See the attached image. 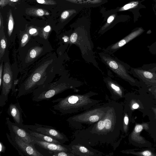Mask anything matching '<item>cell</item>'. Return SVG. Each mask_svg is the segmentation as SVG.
Listing matches in <instances>:
<instances>
[{
    "mask_svg": "<svg viewBox=\"0 0 156 156\" xmlns=\"http://www.w3.org/2000/svg\"><path fill=\"white\" fill-rule=\"evenodd\" d=\"M124 105L122 103L109 102L104 116L87 128L76 131L74 133L75 138L81 139L91 146L118 144L119 137L125 136L121 135L123 134Z\"/></svg>",
    "mask_w": 156,
    "mask_h": 156,
    "instance_id": "cell-1",
    "label": "cell"
},
{
    "mask_svg": "<svg viewBox=\"0 0 156 156\" xmlns=\"http://www.w3.org/2000/svg\"><path fill=\"white\" fill-rule=\"evenodd\" d=\"M63 59L55 53L45 55L24 76L19 89L17 98L32 92L38 87L49 83L61 71Z\"/></svg>",
    "mask_w": 156,
    "mask_h": 156,
    "instance_id": "cell-2",
    "label": "cell"
},
{
    "mask_svg": "<svg viewBox=\"0 0 156 156\" xmlns=\"http://www.w3.org/2000/svg\"><path fill=\"white\" fill-rule=\"evenodd\" d=\"M97 94L96 93L90 91L83 94L70 95L52 101L53 103H57L52 107L54 109L63 114H71L85 111L99 103V100L91 98Z\"/></svg>",
    "mask_w": 156,
    "mask_h": 156,
    "instance_id": "cell-3",
    "label": "cell"
},
{
    "mask_svg": "<svg viewBox=\"0 0 156 156\" xmlns=\"http://www.w3.org/2000/svg\"><path fill=\"white\" fill-rule=\"evenodd\" d=\"M52 48L46 39H29L23 47L19 48L18 58L23 68L30 66L42 56L51 52Z\"/></svg>",
    "mask_w": 156,
    "mask_h": 156,
    "instance_id": "cell-4",
    "label": "cell"
},
{
    "mask_svg": "<svg viewBox=\"0 0 156 156\" xmlns=\"http://www.w3.org/2000/svg\"><path fill=\"white\" fill-rule=\"evenodd\" d=\"M74 82L63 75L56 81L41 86L33 92L32 100L36 102L48 100L67 89L77 87Z\"/></svg>",
    "mask_w": 156,
    "mask_h": 156,
    "instance_id": "cell-5",
    "label": "cell"
},
{
    "mask_svg": "<svg viewBox=\"0 0 156 156\" xmlns=\"http://www.w3.org/2000/svg\"><path fill=\"white\" fill-rule=\"evenodd\" d=\"M109 102L97 105L80 114L71 116L66 119L70 126L81 129L101 119L107 110Z\"/></svg>",
    "mask_w": 156,
    "mask_h": 156,
    "instance_id": "cell-6",
    "label": "cell"
},
{
    "mask_svg": "<svg viewBox=\"0 0 156 156\" xmlns=\"http://www.w3.org/2000/svg\"><path fill=\"white\" fill-rule=\"evenodd\" d=\"M69 43L79 48L83 58L100 70L96 60L94 51V46L89 31L79 28L76 29L69 38Z\"/></svg>",
    "mask_w": 156,
    "mask_h": 156,
    "instance_id": "cell-7",
    "label": "cell"
},
{
    "mask_svg": "<svg viewBox=\"0 0 156 156\" xmlns=\"http://www.w3.org/2000/svg\"><path fill=\"white\" fill-rule=\"evenodd\" d=\"M101 61L111 70L130 85L139 88L142 87L140 82L130 75L131 67L117 57L105 51L98 53Z\"/></svg>",
    "mask_w": 156,
    "mask_h": 156,
    "instance_id": "cell-8",
    "label": "cell"
},
{
    "mask_svg": "<svg viewBox=\"0 0 156 156\" xmlns=\"http://www.w3.org/2000/svg\"><path fill=\"white\" fill-rule=\"evenodd\" d=\"M139 90L145 98L144 108L140 112L142 113L143 117L147 116L149 120L148 129L146 131L153 139L156 145V100L153 98L147 88L141 87Z\"/></svg>",
    "mask_w": 156,
    "mask_h": 156,
    "instance_id": "cell-9",
    "label": "cell"
},
{
    "mask_svg": "<svg viewBox=\"0 0 156 156\" xmlns=\"http://www.w3.org/2000/svg\"><path fill=\"white\" fill-rule=\"evenodd\" d=\"M2 60L4 65L2 78V86L0 96V106L3 107L8 99V95L13 87V72L11 69L7 50Z\"/></svg>",
    "mask_w": 156,
    "mask_h": 156,
    "instance_id": "cell-10",
    "label": "cell"
},
{
    "mask_svg": "<svg viewBox=\"0 0 156 156\" xmlns=\"http://www.w3.org/2000/svg\"><path fill=\"white\" fill-rule=\"evenodd\" d=\"M148 122L141 123L136 122L133 130L129 135V143L139 148L152 147V143L140 135L143 130L146 131L148 129Z\"/></svg>",
    "mask_w": 156,
    "mask_h": 156,
    "instance_id": "cell-11",
    "label": "cell"
},
{
    "mask_svg": "<svg viewBox=\"0 0 156 156\" xmlns=\"http://www.w3.org/2000/svg\"><path fill=\"white\" fill-rule=\"evenodd\" d=\"M67 146L70 152L75 156L102 155L101 152L93 148L87 142L80 139L75 138Z\"/></svg>",
    "mask_w": 156,
    "mask_h": 156,
    "instance_id": "cell-12",
    "label": "cell"
},
{
    "mask_svg": "<svg viewBox=\"0 0 156 156\" xmlns=\"http://www.w3.org/2000/svg\"><path fill=\"white\" fill-rule=\"evenodd\" d=\"M131 74L140 82L141 87L147 88L156 86V73L152 72L141 67H131Z\"/></svg>",
    "mask_w": 156,
    "mask_h": 156,
    "instance_id": "cell-13",
    "label": "cell"
},
{
    "mask_svg": "<svg viewBox=\"0 0 156 156\" xmlns=\"http://www.w3.org/2000/svg\"><path fill=\"white\" fill-rule=\"evenodd\" d=\"M24 126L30 130L50 136L62 144L69 140L66 135L52 126L36 123L34 125H24Z\"/></svg>",
    "mask_w": 156,
    "mask_h": 156,
    "instance_id": "cell-14",
    "label": "cell"
},
{
    "mask_svg": "<svg viewBox=\"0 0 156 156\" xmlns=\"http://www.w3.org/2000/svg\"><path fill=\"white\" fill-rule=\"evenodd\" d=\"M136 92L129 93L125 95V105L128 107L133 112L135 110L140 111L144 108L145 98L143 94L139 90Z\"/></svg>",
    "mask_w": 156,
    "mask_h": 156,
    "instance_id": "cell-15",
    "label": "cell"
},
{
    "mask_svg": "<svg viewBox=\"0 0 156 156\" xmlns=\"http://www.w3.org/2000/svg\"><path fill=\"white\" fill-rule=\"evenodd\" d=\"M144 31V29L141 27L136 28L119 41L109 46L106 48H104L103 51L113 54L124 45L139 36Z\"/></svg>",
    "mask_w": 156,
    "mask_h": 156,
    "instance_id": "cell-16",
    "label": "cell"
},
{
    "mask_svg": "<svg viewBox=\"0 0 156 156\" xmlns=\"http://www.w3.org/2000/svg\"><path fill=\"white\" fill-rule=\"evenodd\" d=\"M6 120L10 133L17 136L26 143L34 145L33 136L27 132L24 126H20L12 122L8 117L6 118Z\"/></svg>",
    "mask_w": 156,
    "mask_h": 156,
    "instance_id": "cell-17",
    "label": "cell"
},
{
    "mask_svg": "<svg viewBox=\"0 0 156 156\" xmlns=\"http://www.w3.org/2000/svg\"><path fill=\"white\" fill-rule=\"evenodd\" d=\"M10 137L18 148L25 155L32 156H43L38 151L34 146L27 143L17 136L10 133Z\"/></svg>",
    "mask_w": 156,
    "mask_h": 156,
    "instance_id": "cell-18",
    "label": "cell"
},
{
    "mask_svg": "<svg viewBox=\"0 0 156 156\" xmlns=\"http://www.w3.org/2000/svg\"><path fill=\"white\" fill-rule=\"evenodd\" d=\"M104 81L109 90L113 99H117L125 97L124 88L116 81L109 77L105 78Z\"/></svg>",
    "mask_w": 156,
    "mask_h": 156,
    "instance_id": "cell-19",
    "label": "cell"
},
{
    "mask_svg": "<svg viewBox=\"0 0 156 156\" xmlns=\"http://www.w3.org/2000/svg\"><path fill=\"white\" fill-rule=\"evenodd\" d=\"M34 144H36L44 149L51 153L60 151H65L71 153L67 145L59 144L37 140L33 136Z\"/></svg>",
    "mask_w": 156,
    "mask_h": 156,
    "instance_id": "cell-20",
    "label": "cell"
},
{
    "mask_svg": "<svg viewBox=\"0 0 156 156\" xmlns=\"http://www.w3.org/2000/svg\"><path fill=\"white\" fill-rule=\"evenodd\" d=\"M7 113L13 119L15 123L20 126L23 127L21 109L19 103L10 104Z\"/></svg>",
    "mask_w": 156,
    "mask_h": 156,
    "instance_id": "cell-21",
    "label": "cell"
},
{
    "mask_svg": "<svg viewBox=\"0 0 156 156\" xmlns=\"http://www.w3.org/2000/svg\"><path fill=\"white\" fill-rule=\"evenodd\" d=\"M155 148L153 147L134 148L122 151V152L139 156H156Z\"/></svg>",
    "mask_w": 156,
    "mask_h": 156,
    "instance_id": "cell-22",
    "label": "cell"
},
{
    "mask_svg": "<svg viewBox=\"0 0 156 156\" xmlns=\"http://www.w3.org/2000/svg\"><path fill=\"white\" fill-rule=\"evenodd\" d=\"M76 8L96 7L105 3L107 0H68Z\"/></svg>",
    "mask_w": 156,
    "mask_h": 156,
    "instance_id": "cell-23",
    "label": "cell"
},
{
    "mask_svg": "<svg viewBox=\"0 0 156 156\" xmlns=\"http://www.w3.org/2000/svg\"><path fill=\"white\" fill-rule=\"evenodd\" d=\"M132 112L127 106L124 105L123 118V134L127 136L129 125L132 120Z\"/></svg>",
    "mask_w": 156,
    "mask_h": 156,
    "instance_id": "cell-24",
    "label": "cell"
},
{
    "mask_svg": "<svg viewBox=\"0 0 156 156\" xmlns=\"http://www.w3.org/2000/svg\"><path fill=\"white\" fill-rule=\"evenodd\" d=\"M24 127L32 136L34 137L37 140L57 144H63L50 136L30 130L26 127L24 125Z\"/></svg>",
    "mask_w": 156,
    "mask_h": 156,
    "instance_id": "cell-25",
    "label": "cell"
},
{
    "mask_svg": "<svg viewBox=\"0 0 156 156\" xmlns=\"http://www.w3.org/2000/svg\"><path fill=\"white\" fill-rule=\"evenodd\" d=\"M0 60L1 61L8 49V47L7 39L5 35L0 36Z\"/></svg>",
    "mask_w": 156,
    "mask_h": 156,
    "instance_id": "cell-26",
    "label": "cell"
},
{
    "mask_svg": "<svg viewBox=\"0 0 156 156\" xmlns=\"http://www.w3.org/2000/svg\"><path fill=\"white\" fill-rule=\"evenodd\" d=\"M139 2L137 1H133L130 2L120 8L118 11H119L127 10L136 7L138 5Z\"/></svg>",
    "mask_w": 156,
    "mask_h": 156,
    "instance_id": "cell-27",
    "label": "cell"
},
{
    "mask_svg": "<svg viewBox=\"0 0 156 156\" xmlns=\"http://www.w3.org/2000/svg\"><path fill=\"white\" fill-rule=\"evenodd\" d=\"M115 17L114 15H112L110 16L108 18L106 23L101 28L99 33H104L106 31V29L108 27L111 23L114 20Z\"/></svg>",
    "mask_w": 156,
    "mask_h": 156,
    "instance_id": "cell-28",
    "label": "cell"
},
{
    "mask_svg": "<svg viewBox=\"0 0 156 156\" xmlns=\"http://www.w3.org/2000/svg\"><path fill=\"white\" fill-rule=\"evenodd\" d=\"M141 67L149 71L156 73V62L148 64H144Z\"/></svg>",
    "mask_w": 156,
    "mask_h": 156,
    "instance_id": "cell-29",
    "label": "cell"
},
{
    "mask_svg": "<svg viewBox=\"0 0 156 156\" xmlns=\"http://www.w3.org/2000/svg\"><path fill=\"white\" fill-rule=\"evenodd\" d=\"M29 36L27 34L25 33L23 34L20 39L19 48H21L24 46L29 40Z\"/></svg>",
    "mask_w": 156,
    "mask_h": 156,
    "instance_id": "cell-30",
    "label": "cell"
},
{
    "mask_svg": "<svg viewBox=\"0 0 156 156\" xmlns=\"http://www.w3.org/2000/svg\"><path fill=\"white\" fill-rule=\"evenodd\" d=\"M53 156H75L72 153L65 151H60L51 153Z\"/></svg>",
    "mask_w": 156,
    "mask_h": 156,
    "instance_id": "cell-31",
    "label": "cell"
},
{
    "mask_svg": "<svg viewBox=\"0 0 156 156\" xmlns=\"http://www.w3.org/2000/svg\"><path fill=\"white\" fill-rule=\"evenodd\" d=\"M6 135L7 136V138L9 142L13 146V147L15 148V149L18 151V152L19 154L23 156L24 155V154L18 148L17 146L15 144L14 141L12 139L10 135L8 133H6Z\"/></svg>",
    "mask_w": 156,
    "mask_h": 156,
    "instance_id": "cell-32",
    "label": "cell"
},
{
    "mask_svg": "<svg viewBox=\"0 0 156 156\" xmlns=\"http://www.w3.org/2000/svg\"><path fill=\"white\" fill-rule=\"evenodd\" d=\"M149 51L152 54L156 55V41L147 46Z\"/></svg>",
    "mask_w": 156,
    "mask_h": 156,
    "instance_id": "cell-33",
    "label": "cell"
},
{
    "mask_svg": "<svg viewBox=\"0 0 156 156\" xmlns=\"http://www.w3.org/2000/svg\"><path fill=\"white\" fill-rule=\"evenodd\" d=\"M153 98L156 100V86L147 88Z\"/></svg>",
    "mask_w": 156,
    "mask_h": 156,
    "instance_id": "cell-34",
    "label": "cell"
},
{
    "mask_svg": "<svg viewBox=\"0 0 156 156\" xmlns=\"http://www.w3.org/2000/svg\"><path fill=\"white\" fill-rule=\"evenodd\" d=\"M0 62L1 65L0 66V89H1L2 87V81L3 69V60H2L0 61Z\"/></svg>",
    "mask_w": 156,
    "mask_h": 156,
    "instance_id": "cell-35",
    "label": "cell"
},
{
    "mask_svg": "<svg viewBox=\"0 0 156 156\" xmlns=\"http://www.w3.org/2000/svg\"><path fill=\"white\" fill-rule=\"evenodd\" d=\"M69 15V12L68 11H65L62 14L61 16V18L63 19H65L68 17Z\"/></svg>",
    "mask_w": 156,
    "mask_h": 156,
    "instance_id": "cell-36",
    "label": "cell"
},
{
    "mask_svg": "<svg viewBox=\"0 0 156 156\" xmlns=\"http://www.w3.org/2000/svg\"><path fill=\"white\" fill-rule=\"evenodd\" d=\"M6 150V147L5 146L2 142H0V154L1 155L2 153H5Z\"/></svg>",
    "mask_w": 156,
    "mask_h": 156,
    "instance_id": "cell-37",
    "label": "cell"
},
{
    "mask_svg": "<svg viewBox=\"0 0 156 156\" xmlns=\"http://www.w3.org/2000/svg\"><path fill=\"white\" fill-rule=\"evenodd\" d=\"M36 14L40 16H43L44 14V12L41 9H38L36 11Z\"/></svg>",
    "mask_w": 156,
    "mask_h": 156,
    "instance_id": "cell-38",
    "label": "cell"
},
{
    "mask_svg": "<svg viewBox=\"0 0 156 156\" xmlns=\"http://www.w3.org/2000/svg\"><path fill=\"white\" fill-rule=\"evenodd\" d=\"M37 32V30L34 28L30 29L29 30V33L31 35L33 34L36 33Z\"/></svg>",
    "mask_w": 156,
    "mask_h": 156,
    "instance_id": "cell-39",
    "label": "cell"
},
{
    "mask_svg": "<svg viewBox=\"0 0 156 156\" xmlns=\"http://www.w3.org/2000/svg\"><path fill=\"white\" fill-rule=\"evenodd\" d=\"M50 26H47L44 28V30L45 32H48L50 30Z\"/></svg>",
    "mask_w": 156,
    "mask_h": 156,
    "instance_id": "cell-40",
    "label": "cell"
},
{
    "mask_svg": "<svg viewBox=\"0 0 156 156\" xmlns=\"http://www.w3.org/2000/svg\"><path fill=\"white\" fill-rule=\"evenodd\" d=\"M37 2L39 3L43 4L45 1L44 0H37Z\"/></svg>",
    "mask_w": 156,
    "mask_h": 156,
    "instance_id": "cell-41",
    "label": "cell"
},
{
    "mask_svg": "<svg viewBox=\"0 0 156 156\" xmlns=\"http://www.w3.org/2000/svg\"><path fill=\"white\" fill-rule=\"evenodd\" d=\"M10 1L13 2H16L18 1V0H9Z\"/></svg>",
    "mask_w": 156,
    "mask_h": 156,
    "instance_id": "cell-42",
    "label": "cell"
}]
</instances>
